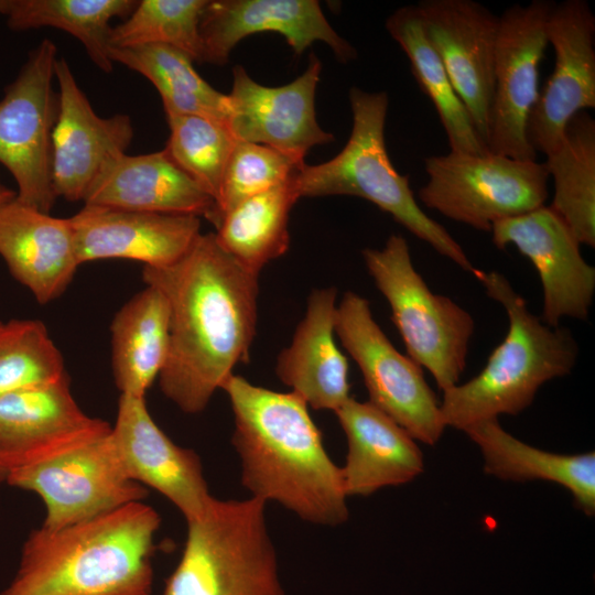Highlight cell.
Returning <instances> with one entry per match:
<instances>
[{"instance_id":"obj_13","label":"cell","mask_w":595,"mask_h":595,"mask_svg":"<svg viewBox=\"0 0 595 595\" xmlns=\"http://www.w3.org/2000/svg\"><path fill=\"white\" fill-rule=\"evenodd\" d=\"M554 67L529 117L527 137L536 153L554 152L567 123L595 108V15L585 0L554 3L548 20Z\"/></svg>"},{"instance_id":"obj_29","label":"cell","mask_w":595,"mask_h":595,"mask_svg":"<svg viewBox=\"0 0 595 595\" xmlns=\"http://www.w3.org/2000/svg\"><path fill=\"white\" fill-rule=\"evenodd\" d=\"M553 181L549 207L581 245L595 247V120L587 111L567 123L559 148L544 162Z\"/></svg>"},{"instance_id":"obj_17","label":"cell","mask_w":595,"mask_h":595,"mask_svg":"<svg viewBox=\"0 0 595 595\" xmlns=\"http://www.w3.org/2000/svg\"><path fill=\"white\" fill-rule=\"evenodd\" d=\"M55 79L58 110L52 133V186L56 198L84 202L107 163L127 153L133 126L128 115H97L63 57L55 63Z\"/></svg>"},{"instance_id":"obj_6","label":"cell","mask_w":595,"mask_h":595,"mask_svg":"<svg viewBox=\"0 0 595 595\" xmlns=\"http://www.w3.org/2000/svg\"><path fill=\"white\" fill-rule=\"evenodd\" d=\"M266 502L217 499L186 521L177 565L161 595H284Z\"/></svg>"},{"instance_id":"obj_28","label":"cell","mask_w":595,"mask_h":595,"mask_svg":"<svg viewBox=\"0 0 595 595\" xmlns=\"http://www.w3.org/2000/svg\"><path fill=\"white\" fill-rule=\"evenodd\" d=\"M385 25L408 56L420 89L434 105L446 133L450 151L472 154L489 152L455 93L440 56L424 33L416 4L398 8L387 18Z\"/></svg>"},{"instance_id":"obj_16","label":"cell","mask_w":595,"mask_h":595,"mask_svg":"<svg viewBox=\"0 0 595 595\" xmlns=\"http://www.w3.org/2000/svg\"><path fill=\"white\" fill-rule=\"evenodd\" d=\"M416 8L429 42L487 147L498 15L474 0H421Z\"/></svg>"},{"instance_id":"obj_37","label":"cell","mask_w":595,"mask_h":595,"mask_svg":"<svg viewBox=\"0 0 595 595\" xmlns=\"http://www.w3.org/2000/svg\"><path fill=\"white\" fill-rule=\"evenodd\" d=\"M17 196V192L2 184L0 181V207Z\"/></svg>"},{"instance_id":"obj_4","label":"cell","mask_w":595,"mask_h":595,"mask_svg":"<svg viewBox=\"0 0 595 595\" xmlns=\"http://www.w3.org/2000/svg\"><path fill=\"white\" fill-rule=\"evenodd\" d=\"M473 275L505 309L508 331L478 375L443 391L444 422L459 431L501 414L521 413L545 382L570 375L578 356L571 331L551 327L533 314L504 274L476 268Z\"/></svg>"},{"instance_id":"obj_8","label":"cell","mask_w":595,"mask_h":595,"mask_svg":"<svg viewBox=\"0 0 595 595\" xmlns=\"http://www.w3.org/2000/svg\"><path fill=\"white\" fill-rule=\"evenodd\" d=\"M424 169L420 201L477 230L490 231L496 221L539 208L549 196V173L537 160L450 151L426 156Z\"/></svg>"},{"instance_id":"obj_12","label":"cell","mask_w":595,"mask_h":595,"mask_svg":"<svg viewBox=\"0 0 595 595\" xmlns=\"http://www.w3.org/2000/svg\"><path fill=\"white\" fill-rule=\"evenodd\" d=\"M554 2L515 3L498 18L494 95L487 147L489 152L537 160L527 127L539 98V69L548 41V20Z\"/></svg>"},{"instance_id":"obj_2","label":"cell","mask_w":595,"mask_h":595,"mask_svg":"<svg viewBox=\"0 0 595 595\" xmlns=\"http://www.w3.org/2000/svg\"><path fill=\"white\" fill-rule=\"evenodd\" d=\"M234 414L231 443L250 497L303 521L335 527L349 516L342 468L327 454L305 401L232 374L223 385Z\"/></svg>"},{"instance_id":"obj_33","label":"cell","mask_w":595,"mask_h":595,"mask_svg":"<svg viewBox=\"0 0 595 595\" xmlns=\"http://www.w3.org/2000/svg\"><path fill=\"white\" fill-rule=\"evenodd\" d=\"M207 0H141L126 20L111 28L115 48L166 45L203 62L199 22Z\"/></svg>"},{"instance_id":"obj_15","label":"cell","mask_w":595,"mask_h":595,"mask_svg":"<svg viewBox=\"0 0 595 595\" xmlns=\"http://www.w3.org/2000/svg\"><path fill=\"white\" fill-rule=\"evenodd\" d=\"M498 249L513 246L534 266L543 292L541 320L551 327L565 318L587 320L595 293V268L581 253L569 225L549 206L496 221Z\"/></svg>"},{"instance_id":"obj_35","label":"cell","mask_w":595,"mask_h":595,"mask_svg":"<svg viewBox=\"0 0 595 595\" xmlns=\"http://www.w3.org/2000/svg\"><path fill=\"white\" fill-rule=\"evenodd\" d=\"M66 375L63 356L43 322L0 321V397Z\"/></svg>"},{"instance_id":"obj_30","label":"cell","mask_w":595,"mask_h":595,"mask_svg":"<svg viewBox=\"0 0 595 595\" xmlns=\"http://www.w3.org/2000/svg\"><path fill=\"white\" fill-rule=\"evenodd\" d=\"M110 58L141 74L159 91L165 115H196L228 127V95L213 88L185 53L166 45L110 47Z\"/></svg>"},{"instance_id":"obj_34","label":"cell","mask_w":595,"mask_h":595,"mask_svg":"<svg viewBox=\"0 0 595 595\" xmlns=\"http://www.w3.org/2000/svg\"><path fill=\"white\" fill-rule=\"evenodd\" d=\"M170 136L163 149L171 160L217 202L236 144L228 127L196 115H165Z\"/></svg>"},{"instance_id":"obj_7","label":"cell","mask_w":595,"mask_h":595,"mask_svg":"<svg viewBox=\"0 0 595 595\" xmlns=\"http://www.w3.org/2000/svg\"><path fill=\"white\" fill-rule=\"evenodd\" d=\"M361 256L368 273L391 309L408 356L434 378L440 390L458 383L475 331L472 315L452 299L435 294L415 270L401 235Z\"/></svg>"},{"instance_id":"obj_19","label":"cell","mask_w":595,"mask_h":595,"mask_svg":"<svg viewBox=\"0 0 595 595\" xmlns=\"http://www.w3.org/2000/svg\"><path fill=\"white\" fill-rule=\"evenodd\" d=\"M110 428L79 408L67 375L6 394L0 397V470L7 476L50 459Z\"/></svg>"},{"instance_id":"obj_3","label":"cell","mask_w":595,"mask_h":595,"mask_svg":"<svg viewBox=\"0 0 595 595\" xmlns=\"http://www.w3.org/2000/svg\"><path fill=\"white\" fill-rule=\"evenodd\" d=\"M158 511L143 501L24 541L0 595H151Z\"/></svg>"},{"instance_id":"obj_21","label":"cell","mask_w":595,"mask_h":595,"mask_svg":"<svg viewBox=\"0 0 595 595\" xmlns=\"http://www.w3.org/2000/svg\"><path fill=\"white\" fill-rule=\"evenodd\" d=\"M79 264L128 259L164 267L182 258L201 234L194 215L133 212L84 205L69 217Z\"/></svg>"},{"instance_id":"obj_26","label":"cell","mask_w":595,"mask_h":595,"mask_svg":"<svg viewBox=\"0 0 595 595\" xmlns=\"http://www.w3.org/2000/svg\"><path fill=\"white\" fill-rule=\"evenodd\" d=\"M463 432L479 447L484 472L504 480H547L566 488L575 506L587 516L595 513V453L563 455L533 447L499 424L480 421Z\"/></svg>"},{"instance_id":"obj_1","label":"cell","mask_w":595,"mask_h":595,"mask_svg":"<svg viewBox=\"0 0 595 595\" xmlns=\"http://www.w3.org/2000/svg\"><path fill=\"white\" fill-rule=\"evenodd\" d=\"M142 278L164 295L170 309V347L160 389L184 413H199L237 364L249 357L258 274L208 232L199 234L174 263L144 266Z\"/></svg>"},{"instance_id":"obj_25","label":"cell","mask_w":595,"mask_h":595,"mask_svg":"<svg viewBox=\"0 0 595 595\" xmlns=\"http://www.w3.org/2000/svg\"><path fill=\"white\" fill-rule=\"evenodd\" d=\"M335 414L347 439L340 467L347 497L408 484L424 470L415 440L369 401L350 397Z\"/></svg>"},{"instance_id":"obj_10","label":"cell","mask_w":595,"mask_h":595,"mask_svg":"<svg viewBox=\"0 0 595 595\" xmlns=\"http://www.w3.org/2000/svg\"><path fill=\"white\" fill-rule=\"evenodd\" d=\"M57 47L44 39L30 53L0 100V164L17 183V199L50 213L52 133L58 110L54 89Z\"/></svg>"},{"instance_id":"obj_9","label":"cell","mask_w":595,"mask_h":595,"mask_svg":"<svg viewBox=\"0 0 595 595\" xmlns=\"http://www.w3.org/2000/svg\"><path fill=\"white\" fill-rule=\"evenodd\" d=\"M335 334L361 371L369 402L415 441L436 444L446 429L440 402L422 368L392 345L364 296L343 295Z\"/></svg>"},{"instance_id":"obj_38","label":"cell","mask_w":595,"mask_h":595,"mask_svg":"<svg viewBox=\"0 0 595 595\" xmlns=\"http://www.w3.org/2000/svg\"><path fill=\"white\" fill-rule=\"evenodd\" d=\"M6 480V474L0 470V483Z\"/></svg>"},{"instance_id":"obj_18","label":"cell","mask_w":595,"mask_h":595,"mask_svg":"<svg viewBox=\"0 0 595 595\" xmlns=\"http://www.w3.org/2000/svg\"><path fill=\"white\" fill-rule=\"evenodd\" d=\"M111 439L127 475L163 495L186 521L201 517L212 496L201 457L175 444L152 419L143 397L120 394Z\"/></svg>"},{"instance_id":"obj_22","label":"cell","mask_w":595,"mask_h":595,"mask_svg":"<svg viewBox=\"0 0 595 595\" xmlns=\"http://www.w3.org/2000/svg\"><path fill=\"white\" fill-rule=\"evenodd\" d=\"M0 257L41 304L57 299L80 266L69 217L52 216L17 196L0 207Z\"/></svg>"},{"instance_id":"obj_31","label":"cell","mask_w":595,"mask_h":595,"mask_svg":"<svg viewBox=\"0 0 595 595\" xmlns=\"http://www.w3.org/2000/svg\"><path fill=\"white\" fill-rule=\"evenodd\" d=\"M134 0H0V14L13 31L54 28L69 33L84 46L90 61L104 73H111L110 22L127 18Z\"/></svg>"},{"instance_id":"obj_27","label":"cell","mask_w":595,"mask_h":595,"mask_svg":"<svg viewBox=\"0 0 595 595\" xmlns=\"http://www.w3.org/2000/svg\"><path fill=\"white\" fill-rule=\"evenodd\" d=\"M111 363L120 394L145 398L163 369L170 347V309L164 295L147 285L115 315Z\"/></svg>"},{"instance_id":"obj_32","label":"cell","mask_w":595,"mask_h":595,"mask_svg":"<svg viewBox=\"0 0 595 595\" xmlns=\"http://www.w3.org/2000/svg\"><path fill=\"white\" fill-rule=\"evenodd\" d=\"M292 177L241 202L227 212L216 227L219 245L257 274L290 247V212L300 199Z\"/></svg>"},{"instance_id":"obj_20","label":"cell","mask_w":595,"mask_h":595,"mask_svg":"<svg viewBox=\"0 0 595 595\" xmlns=\"http://www.w3.org/2000/svg\"><path fill=\"white\" fill-rule=\"evenodd\" d=\"M261 32L283 35L298 56L321 41L342 63L357 57L356 48L331 26L318 1L207 0L199 22L203 62L226 64L244 37Z\"/></svg>"},{"instance_id":"obj_36","label":"cell","mask_w":595,"mask_h":595,"mask_svg":"<svg viewBox=\"0 0 595 595\" xmlns=\"http://www.w3.org/2000/svg\"><path fill=\"white\" fill-rule=\"evenodd\" d=\"M301 166L269 147L236 141L216 202L215 227L235 206L288 182Z\"/></svg>"},{"instance_id":"obj_23","label":"cell","mask_w":595,"mask_h":595,"mask_svg":"<svg viewBox=\"0 0 595 595\" xmlns=\"http://www.w3.org/2000/svg\"><path fill=\"white\" fill-rule=\"evenodd\" d=\"M84 205L133 212L194 215L214 226L216 202L164 150L111 160L94 181Z\"/></svg>"},{"instance_id":"obj_11","label":"cell","mask_w":595,"mask_h":595,"mask_svg":"<svg viewBox=\"0 0 595 595\" xmlns=\"http://www.w3.org/2000/svg\"><path fill=\"white\" fill-rule=\"evenodd\" d=\"M4 482L42 499L46 529L85 521L148 496L145 486L127 475L111 428L50 459L9 472Z\"/></svg>"},{"instance_id":"obj_24","label":"cell","mask_w":595,"mask_h":595,"mask_svg":"<svg viewBox=\"0 0 595 595\" xmlns=\"http://www.w3.org/2000/svg\"><path fill=\"white\" fill-rule=\"evenodd\" d=\"M336 288L307 298L291 344L277 359L278 378L316 410H338L349 398L348 363L335 342Z\"/></svg>"},{"instance_id":"obj_5","label":"cell","mask_w":595,"mask_h":595,"mask_svg":"<svg viewBox=\"0 0 595 595\" xmlns=\"http://www.w3.org/2000/svg\"><path fill=\"white\" fill-rule=\"evenodd\" d=\"M349 104L353 126L348 141L332 160L298 169L292 183L299 198L350 195L371 202L437 253L473 274L476 268L464 249L423 212L408 175L400 174L389 158L385 141L388 94L351 87Z\"/></svg>"},{"instance_id":"obj_14","label":"cell","mask_w":595,"mask_h":595,"mask_svg":"<svg viewBox=\"0 0 595 595\" xmlns=\"http://www.w3.org/2000/svg\"><path fill=\"white\" fill-rule=\"evenodd\" d=\"M322 63L311 54L307 68L293 82L279 87L263 86L247 71L232 68V87L228 95V129L236 141L269 147L299 165L305 164L309 151L334 141L321 128L315 112V95Z\"/></svg>"}]
</instances>
